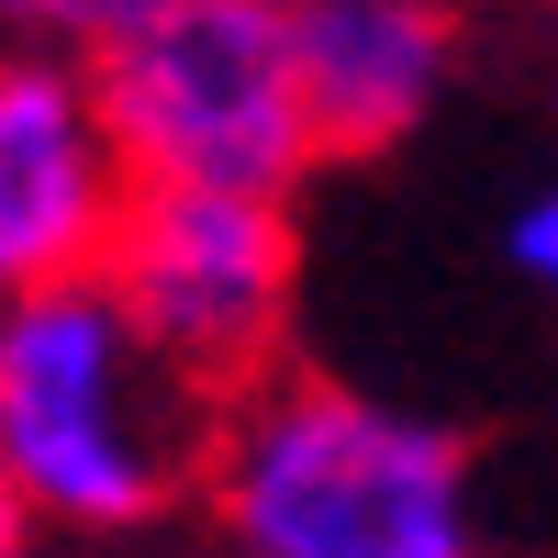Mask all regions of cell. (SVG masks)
Wrapping results in <instances>:
<instances>
[{
  "label": "cell",
  "mask_w": 558,
  "mask_h": 558,
  "mask_svg": "<svg viewBox=\"0 0 558 558\" xmlns=\"http://www.w3.org/2000/svg\"><path fill=\"white\" fill-rule=\"evenodd\" d=\"M202 514L223 558H481V458L391 391L268 368L213 402Z\"/></svg>",
  "instance_id": "obj_1"
},
{
  "label": "cell",
  "mask_w": 558,
  "mask_h": 558,
  "mask_svg": "<svg viewBox=\"0 0 558 558\" xmlns=\"http://www.w3.org/2000/svg\"><path fill=\"white\" fill-rule=\"evenodd\" d=\"M213 402L123 324L101 279L0 302V481L34 536H146L202 492Z\"/></svg>",
  "instance_id": "obj_2"
},
{
  "label": "cell",
  "mask_w": 558,
  "mask_h": 558,
  "mask_svg": "<svg viewBox=\"0 0 558 558\" xmlns=\"http://www.w3.org/2000/svg\"><path fill=\"white\" fill-rule=\"evenodd\" d=\"M112 112V146L134 191H246L302 202L324 168L302 57H291V0H179L123 57L89 68Z\"/></svg>",
  "instance_id": "obj_3"
},
{
  "label": "cell",
  "mask_w": 558,
  "mask_h": 558,
  "mask_svg": "<svg viewBox=\"0 0 558 558\" xmlns=\"http://www.w3.org/2000/svg\"><path fill=\"white\" fill-rule=\"evenodd\" d=\"M101 291L202 402L257 391L291 357L302 313V213L246 191H134L101 257Z\"/></svg>",
  "instance_id": "obj_4"
},
{
  "label": "cell",
  "mask_w": 558,
  "mask_h": 558,
  "mask_svg": "<svg viewBox=\"0 0 558 558\" xmlns=\"http://www.w3.org/2000/svg\"><path fill=\"white\" fill-rule=\"evenodd\" d=\"M123 213H134V168L112 146L89 68L0 45V302L101 279Z\"/></svg>",
  "instance_id": "obj_5"
},
{
  "label": "cell",
  "mask_w": 558,
  "mask_h": 558,
  "mask_svg": "<svg viewBox=\"0 0 558 558\" xmlns=\"http://www.w3.org/2000/svg\"><path fill=\"white\" fill-rule=\"evenodd\" d=\"M458 12L447 0H291V57L324 157L413 146L458 89Z\"/></svg>",
  "instance_id": "obj_6"
},
{
  "label": "cell",
  "mask_w": 558,
  "mask_h": 558,
  "mask_svg": "<svg viewBox=\"0 0 558 558\" xmlns=\"http://www.w3.org/2000/svg\"><path fill=\"white\" fill-rule=\"evenodd\" d=\"M157 12H179V0H0L12 45H23V57H57V68H101V57H123V45L146 34Z\"/></svg>",
  "instance_id": "obj_7"
},
{
  "label": "cell",
  "mask_w": 558,
  "mask_h": 558,
  "mask_svg": "<svg viewBox=\"0 0 558 558\" xmlns=\"http://www.w3.org/2000/svg\"><path fill=\"white\" fill-rule=\"evenodd\" d=\"M502 279H514V291H536V302L558 313V168L525 179L514 213H502Z\"/></svg>",
  "instance_id": "obj_8"
},
{
  "label": "cell",
  "mask_w": 558,
  "mask_h": 558,
  "mask_svg": "<svg viewBox=\"0 0 558 558\" xmlns=\"http://www.w3.org/2000/svg\"><path fill=\"white\" fill-rule=\"evenodd\" d=\"M34 547H45V536L23 525V502H12V481H0V558H34Z\"/></svg>",
  "instance_id": "obj_9"
},
{
  "label": "cell",
  "mask_w": 558,
  "mask_h": 558,
  "mask_svg": "<svg viewBox=\"0 0 558 558\" xmlns=\"http://www.w3.org/2000/svg\"><path fill=\"white\" fill-rule=\"evenodd\" d=\"M547 68H558V0H547Z\"/></svg>",
  "instance_id": "obj_10"
}]
</instances>
